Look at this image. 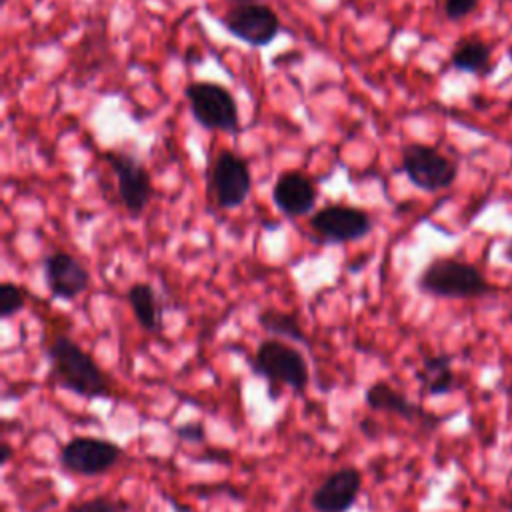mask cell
Returning <instances> with one entry per match:
<instances>
[{"label": "cell", "instance_id": "6da1fadb", "mask_svg": "<svg viewBox=\"0 0 512 512\" xmlns=\"http://www.w3.org/2000/svg\"><path fill=\"white\" fill-rule=\"evenodd\" d=\"M48 360L56 382L88 400L110 396V382L96 360L72 338L58 334L48 344Z\"/></svg>", "mask_w": 512, "mask_h": 512}, {"label": "cell", "instance_id": "7a4b0ae2", "mask_svg": "<svg viewBox=\"0 0 512 512\" xmlns=\"http://www.w3.org/2000/svg\"><path fill=\"white\" fill-rule=\"evenodd\" d=\"M416 286L428 296L450 300H474L496 292L478 266L456 256L432 258L418 274Z\"/></svg>", "mask_w": 512, "mask_h": 512}, {"label": "cell", "instance_id": "3957f363", "mask_svg": "<svg viewBox=\"0 0 512 512\" xmlns=\"http://www.w3.org/2000/svg\"><path fill=\"white\" fill-rule=\"evenodd\" d=\"M184 94L190 104V112L200 126L226 134L240 132L238 104L226 86L218 82L196 80L186 86Z\"/></svg>", "mask_w": 512, "mask_h": 512}, {"label": "cell", "instance_id": "277c9868", "mask_svg": "<svg viewBox=\"0 0 512 512\" xmlns=\"http://www.w3.org/2000/svg\"><path fill=\"white\" fill-rule=\"evenodd\" d=\"M400 166L410 184L424 192L446 190L458 176V166L452 158L422 142H410L402 148Z\"/></svg>", "mask_w": 512, "mask_h": 512}, {"label": "cell", "instance_id": "5b68a950", "mask_svg": "<svg viewBox=\"0 0 512 512\" xmlns=\"http://www.w3.org/2000/svg\"><path fill=\"white\" fill-rule=\"evenodd\" d=\"M254 374L266 378L270 384L290 386L294 392H302L308 384V362L298 348L278 338H268L256 348Z\"/></svg>", "mask_w": 512, "mask_h": 512}, {"label": "cell", "instance_id": "8992f818", "mask_svg": "<svg viewBox=\"0 0 512 512\" xmlns=\"http://www.w3.org/2000/svg\"><path fill=\"white\" fill-rule=\"evenodd\" d=\"M220 24L228 34L242 40L248 46L262 48L274 42L280 32L278 14L262 2L234 4L222 16Z\"/></svg>", "mask_w": 512, "mask_h": 512}, {"label": "cell", "instance_id": "52a82bcc", "mask_svg": "<svg viewBox=\"0 0 512 512\" xmlns=\"http://www.w3.org/2000/svg\"><path fill=\"white\" fill-rule=\"evenodd\" d=\"M106 162L116 174V192L124 210L134 218L140 216L148 208L154 194L148 168L136 156L122 150H108Z\"/></svg>", "mask_w": 512, "mask_h": 512}, {"label": "cell", "instance_id": "ba28073f", "mask_svg": "<svg viewBox=\"0 0 512 512\" xmlns=\"http://www.w3.org/2000/svg\"><path fill=\"white\" fill-rule=\"evenodd\" d=\"M310 228L326 244H346L366 238L372 230V218L356 206L328 204L310 216Z\"/></svg>", "mask_w": 512, "mask_h": 512}, {"label": "cell", "instance_id": "9c48e42d", "mask_svg": "<svg viewBox=\"0 0 512 512\" xmlns=\"http://www.w3.org/2000/svg\"><path fill=\"white\" fill-rule=\"evenodd\" d=\"M210 190L224 210L244 204L252 190V174L248 162L232 150H220L210 168Z\"/></svg>", "mask_w": 512, "mask_h": 512}, {"label": "cell", "instance_id": "30bf717a", "mask_svg": "<svg viewBox=\"0 0 512 512\" xmlns=\"http://www.w3.org/2000/svg\"><path fill=\"white\" fill-rule=\"evenodd\" d=\"M122 458V448L104 438L76 436L60 450V464L78 476H98L108 472Z\"/></svg>", "mask_w": 512, "mask_h": 512}, {"label": "cell", "instance_id": "8fae6325", "mask_svg": "<svg viewBox=\"0 0 512 512\" xmlns=\"http://www.w3.org/2000/svg\"><path fill=\"white\" fill-rule=\"evenodd\" d=\"M44 284L58 300H74L90 286L88 268L70 252L54 250L44 258Z\"/></svg>", "mask_w": 512, "mask_h": 512}, {"label": "cell", "instance_id": "7c38bea8", "mask_svg": "<svg viewBox=\"0 0 512 512\" xmlns=\"http://www.w3.org/2000/svg\"><path fill=\"white\" fill-rule=\"evenodd\" d=\"M360 488H362V474L352 466H344L332 472L312 492L310 504L316 512H346L356 502Z\"/></svg>", "mask_w": 512, "mask_h": 512}, {"label": "cell", "instance_id": "4fadbf2b", "mask_svg": "<svg viewBox=\"0 0 512 512\" xmlns=\"http://www.w3.org/2000/svg\"><path fill=\"white\" fill-rule=\"evenodd\" d=\"M316 186L310 176L298 170L282 172L272 186V202L288 218H300L312 212L316 204Z\"/></svg>", "mask_w": 512, "mask_h": 512}, {"label": "cell", "instance_id": "5bb4252c", "mask_svg": "<svg viewBox=\"0 0 512 512\" xmlns=\"http://www.w3.org/2000/svg\"><path fill=\"white\" fill-rule=\"evenodd\" d=\"M364 402L372 412H388V414H396L404 420H418L420 424H424L430 430L436 428L444 420L438 414L426 412L418 404L410 402L404 392L396 390L394 386H390L384 380H378L372 386H368V390L364 392Z\"/></svg>", "mask_w": 512, "mask_h": 512}, {"label": "cell", "instance_id": "9a60e30c", "mask_svg": "<svg viewBox=\"0 0 512 512\" xmlns=\"http://www.w3.org/2000/svg\"><path fill=\"white\" fill-rule=\"evenodd\" d=\"M450 66L458 72L486 78L496 68L492 46L480 38H462L450 52Z\"/></svg>", "mask_w": 512, "mask_h": 512}, {"label": "cell", "instance_id": "2e32d148", "mask_svg": "<svg viewBox=\"0 0 512 512\" xmlns=\"http://www.w3.org/2000/svg\"><path fill=\"white\" fill-rule=\"evenodd\" d=\"M450 354H432L422 360V366L416 372L418 382L426 390L428 396H444L456 388V376L452 370Z\"/></svg>", "mask_w": 512, "mask_h": 512}, {"label": "cell", "instance_id": "e0dca14e", "mask_svg": "<svg viewBox=\"0 0 512 512\" xmlns=\"http://www.w3.org/2000/svg\"><path fill=\"white\" fill-rule=\"evenodd\" d=\"M126 302L130 304L138 324L146 332H156L160 328V308L154 288L148 282H136L126 292Z\"/></svg>", "mask_w": 512, "mask_h": 512}, {"label": "cell", "instance_id": "ac0fdd59", "mask_svg": "<svg viewBox=\"0 0 512 512\" xmlns=\"http://www.w3.org/2000/svg\"><path fill=\"white\" fill-rule=\"evenodd\" d=\"M258 324L270 336L286 338V340L300 342V344L308 342V336H306L304 328L300 326L298 318L294 314H290V312H282V310H276V308H266V310H262L258 314Z\"/></svg>", "mask_w": 512, "mask_h": 512}, {"label": "cell", "instance_id": "d6986e66", "mask_svg": "<svg viewBox=\"0 0 512 512\" xmlns=\"http://www.w3.org/2000/svg\"><path fill=\"white\" fill-rule=\"evenodd\" d=\"M26 304V292L14 282L0 284V318L8 320L16 316Z\"/></svg>", "mask_w": 512, "mask_h": 512}, {"label": "cell", "instance_id": "ffe728a7", "mask_svg": "<svg viewBox=\"0 0 512 512\" xmlns=\"http://www.w3.org/2000/svg\"><path fill=\"white\" fill-rule=\"evenodd\" d=\"M480 6V0H440L442 16L448 22H460L468 18L476 8Z\"/></svg>", "mask_w": 512, "mask_h": 512}, {"label": "cell", "instance_id": "44dd1931", "mask_svg": "<svg viewBox=\"0 0 512 512\" xmlns=\"http://www.w3.org/2000/svg\"><path fill=\"white\" fill-rule=\"evenodd\" d=\"M68 512H126V506L108 496H94L70 506Z\"/></svg>", "mask_w": 512, "mask_h": 512}, {"label": "cell", "instance_id": "7402d4cb", "mask_svg": "<svg viewBox=\"0 0 512 512\" xmlns=\"http://www.w3.org/2000/svg\"><path fill=\"white\" fill-rule=\"evenodd\" d=\"M176 436L182 440V442H190V444H200L206 440V430L200 422H186V424H180L174 428Z\"/></svg>", "mask_w": 512, "mask_h": 512}, {"label": "cell", "instance_id": "603a6c76", "mask_svg": "<svg viewBox=\"0 0 512 512\" xmlns=\"http://www.w3.org/2000/svg\"><path fill=\"white\" fill-rule=\"evenodd\" d=\"M360 432L368 438V440H376L378 438V432H380V426L378 422L372 418V416H366L360 420Z\"/></svg>", "mask_w": 512, "mask_h": 512}, {"label": "cell", "instance_id": "cb8c5ba5", "mask_svg": "<svg viewBox=\"0 0 512 512\" xmlns=\"http://www.w3.org/2000/svg\"><path fill=\"white\" fill-rule=\"evenodd\" d=\"M0 464H8V460L12 458V446L8 444V442H2V446H0Z\"/></svg>", "mask_w": 512, "mask_h": 512}, {"label": "cell", "instance_id": "d4e9b609", "mask_svg": "<svg viewBox=\"0 0 512 512\" xmlns=\"http://www.w3.org/2000/svg\"><path fill=\"white\" fill-rule=\"evenodd\" d=\"M502 258L512 264V236H510V238L504 242V246H502Z\"/></svg>", "mask_w": 512, "mask_h": 512}, {"label": "cell", "instance_id": "484cf974", "mask_svg": "<svg viewBox=\"0 0 512 512\" xmlns=\"http://www.w3.org/2000/svg\"><path fill=\"white\" fill-rule=\"evenodd\" d=\"M504 508H506V512H512V496L504 502Z\"/></svg>", "mask_w": 512, "mask_h": 512}, {"label": "cell", "instance_id": "4316f807", "mask_svg": "<svg viewBox=\"0 0 512 512\" xmlns=\"http://www.w3.org/2000/svg\"><path fill=\"white\" fill-rule=\"evenodd\" d=\"M232 2H236V4H248V2H258V0H232Z\"/></svg>", "mask_w": 512, "mask_h": 512}]
</instances>
